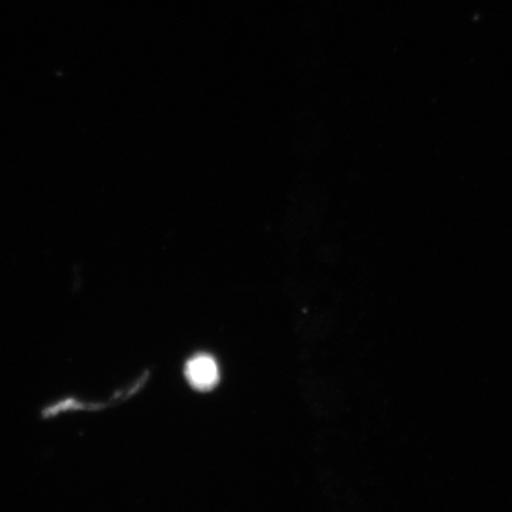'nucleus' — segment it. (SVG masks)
Segmentation results:
<instances>
[{"instance_id": "obj_1", "label": "nucleus", "mask_w": 512, "mask_h": 512, "mask_svg": "<svg viewBox=\"0 0 512 512\" xmlns=\"http://www.w3.org/2000/svg\"><path fill=\"white\" fill-rule=\"evenodd\" d=\"M184 375L192 389L198 392H210L220 383V366L211 355L198 353L188 360Z\"/></svg>"}]
</instances>
